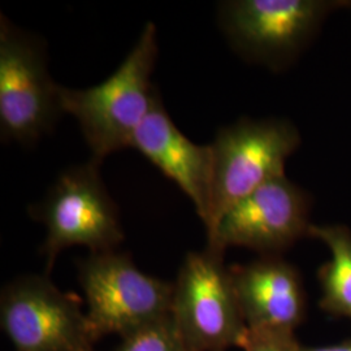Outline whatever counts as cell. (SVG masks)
Wrapping results in <instances>:
<instances>
[{
    "label": "cell",
    "instance_id": "obj_1",
    "mask_svg": "<svg viewBox=\"0 0 351 351\" xmlns=\"http://www.w3.org/2000/svg\"><path fill=\"white\" fill-rule=\"evenodd\" d=\"M158 58L156 27L149 23L125 60L97 86H59L63 113L75 117L93 152L101 164L116 151L132 147L136 132L159 95L151 75Z\"/></svg>",
    "mask_w": 351,
    "mask_h": 351
},
{
    "label": "cell",
    "instance_id": "obj_2",
    "mask_svg": "<svg viewBox=\"0 0 351 351\" xmlns=\"http://www.w3.org/2000/svg\"><path fill=\"white\" fill-rule=\"evenodd\" d=\"M349 0H230L219 7L229 45L251 64L274 72L298 62L328 19Z\"/></svg>",
    "mask_w": 351,
    "mask_h": 351
},
{
    "label": "cell",
    "instance_id": "obj_3",
    "mask_svg": "<svg viewBox=\"0 0 351 351\" xmlns=\"http://www.w3.org/2000/svg\"><path fill=\"white\" fill-rule=\"evenodd\" d=\"M300 129L288 119L243 117L217 130L213 141V204L207 239L223 215L264 184L285 175L300 149Z\"/></svg>",
    "mask_w": 351,
    "mask_h": 351
},
{
    "label": "cell",
    "instance_id": "obj_4",
    "mask_svg": "<svg viewBox=\"0 0 351 351\" xmlns=\"http://www.w3.org/2000/svg\"><path fill=\"white\" fill-rule=\"evenodd\" d=\"M29 215L46 228L40 247L46 275L65 249L84 246L90 254L107 252L124 241L119 208L93 159L60 173L45 198L29 207Z\"/></svg>",
    "mask_w": 351,
    "mask_h": 351
},
{
    "label": "cell",
    "instance_id": "obj_5",
    "mask_svg": "<svg viewBox=\"0 0 351 351\" xmlns=\"http://www.w3.org/2000/svg\"><path fill=\"white\" fill-rule=\"evenodd\" d=\"M78 281L95 341L125 337L171 315L173 282L142 272L124 252L90 254L78 262Z\"/></svg>",
    "mask_w": 351,
    "mask_h": 351
},
{
    "label": "cell",
    "instance_id": "obj_6",
    "mask_svg": "<svg viewBox=\"0 0 351 351\" xmlns=\"http://www.w3.org/2000/svg\"><path fill=\"white\" fill-rule=\"evenodd\" d=\"M224 255L210 246L189 252L173 282L171 317L190 351L239 348L247 330Z\"/></svg>",
    "mask_w": 351,
    "mask_h": 351
},
{
    "label": "cell",
    "instance_id": "obj_7",
    "mask_svg": "<svg viewBox=\"0 0 351 351\" xmlns=\"http://www.w3.org/2000/svg\"><path fill=\"white\" fill-rule=\"evenodd\" d=\"M59 84L43 43L0 17V134L3 142L34 143L63 113Z\"/></svg>",
    "mask_w": 351,
    "mask_h": 351
},
{
    "label": "cell",
    "instance_id": "obj_8",
    "mask_svg": "<svg viewBox=\"0 0 351 351\" xmlns=\"http://www.w3.org/2000/svg\"><path fill=\"white\" fill-rule=\"evenodd\" d=\"M0 326L13 351H95L81 301L47 275L17 277L3 288Z\"/></svg>",
    "mask_w": 351,
    "mask_h": 351
},
{
    "label": "cell",
    "instance_id": "obj_9",
    "mask_svg": "<svg viewBox=\"0 0 351 351\" xmlns=\"http://www.w3.org/2000/svg\"><path fill=\"white\" fill-rule=\"evenodd\" d=\"M314 201L311 194L289 180L275 178L226 211L207 245L224 251L245 247L259 256L281 255L308 237Z\"/></svg>",
    "mask_w": 351,
    "mask_h": 351
},
{
    "label": "cell",
    "instance_id": "obj_10",
    "mask_svg": "<svg viewBox=\"0 0 351 351\" xmlns=\"http://www.w3.org/2000/svg\"><path fill=\"white\" fill-rule=\"evenodd\" d=\"M239 310L249 329L293 332L307 315L300 269L281 255L229 267Z\"/></svg>",
    "mask_w": 351,
    "mask_h": 351
},
{
    "label": "cell",
    "instance_id": "obj_11",
    "mask_svg": "<svg viewBox=\"0 0 351 351\" xmlns=\"http://www.w3.org/2000/svg\"><path fill=\"white\" fill-rule=\"evenodd\" d=\"M132 147L188 195L206 228L213 204L211 145H197L189 139L165 111L160 94L136 132Z\"/></svg>",
    "mask_w": 351,
    "mask_h": 351
},
{
    "label": "cell",
    "instance_id": "obj_12",
    "mask_svg": "<svg viewBox=\"0 0 351 351\" xmlns=\"http://www.w3.org/2000/svg\"><path fill=\"white\" fill-rule=\"evenodd\" d=\"M310 239L323 242L330 259L317 269L322 289L319 307L333 317L351 322V229L343 224H313Z\"/></svg>",
    "mask_w": 351,
    "mask_h": 351
},
{
    "label": "cell",
    "instance_id": "obj_13",
    "mask_svg": "<svg viewBox=\"0 0 351 351\" xmlns=\"http://www.w3.org/2000/svg\"><path fill=\"white\" fill-rule=\"evenodd\" d=\"M114 351H190L169 316L121 337Z\"/></svg>",
    "mask_w": 351,
    "mask_h": 351
},
{
    "label": "cell",
    "instance_id": "obj_14",
    "mask_svg": "<svg viewBox=\"0 0 351 351\" xmlns=\"http://www.w3.org/2000/svg\"><path fill=\"white\" fill-rule=\"evenodd\" d=\"M243 351H301L302 345L293 332L276 330H246L239 345Z\"/></svg>",
    "mask_w": 351,
    "mask_h": 351
},
{
    "label": "cell",
    "instance_id": "obj_15",
    "mask_svg": "<svg viewBox=\"0 0 351 351\" xmlns=\"http://www.w3.org/2000/svg\"><path fill=\"white\" fill-rule=\"evenodd\" d=\"M301 351H351V337L339 342V343L329 345V346H320V348L302 346Z\"/></svg>",
    "mask_w": 351,
    "mask_h": 351
},
{
    "label": "cell",
    "instance_id": "obj_16",
    "mask_svg": "<svg viewBox=\"0 0 351 351\" xmlns=\"http://www.w3.org/2000/svg\"><path fill=\"white\" fill-rule=\"evenodd\" d=\"M346 10H349V11L351 12V0L348 1V7H346Z\"/></svg>",
    "mask_w": 351,
    "mask_h": 351
}]
</instances>
